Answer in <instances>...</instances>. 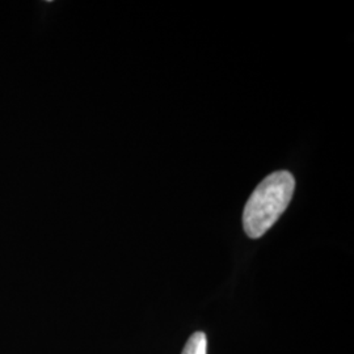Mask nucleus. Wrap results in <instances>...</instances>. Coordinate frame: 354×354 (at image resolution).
Listing matches in <instances>:
<instances>
[{
	"label": "nucleus",
	"mask_w": 354,
	"mask_h": 354,
	"mask_svg": "<svg viewBox=\"0 0 354 354\" xmlns=\"http://www.w3.org/2000/svg\"><path fill=\"white\" fill-rule=\"evenodd\" d=\"M294 189L295 180L288 171L273 172L259 184L243 212V228L248 238L259 239L274 226L288 209Z\"/></svg>",
	"instance_id": "1"
},
{
	"label": "nucleus",
	"mask_w": 354,
	"mask_h": 354,
	"mask_svg": "<svg viewBox=\"0 0 354 354\" xmlns=\"http://www.w3.org/2000/svg\"><path fill=\"white\" fill-rule=\"evenodd\" d=\"M181 354H207V339L203 332L192 335Z\"/></svg>",
	"instance_id": "2"
}]
</instances>
